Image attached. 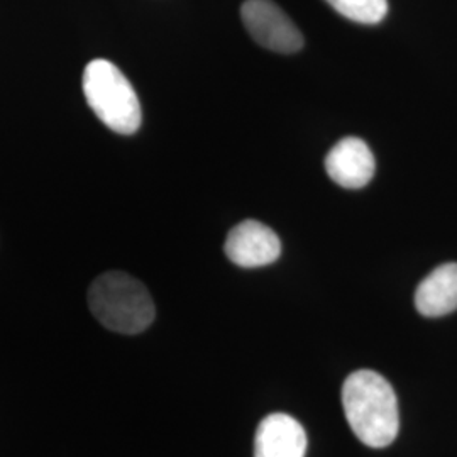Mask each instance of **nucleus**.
<instances>
[{
    "label": "nucleus",
    "instance_id": "f257e3e1",
    "mask_svg": "<svg viewBox=\"0 0 457 457\" xmlns=\"http://www.w3.org/2000/svg\"><path fill=\"white\" fill-rule=\"evenodd\" d=\"M343 407L347 424L368 447L381 449L396 439L398 400L383 376L370 370L347 376L343 385Z\"/></svg>",
    "mask_w": 457,
    "mask_h": 457
},
{
    "label": "nucleus",
    "instance_id": "f03ea898",
    "mask_svg": "<svg viewBox=\"0 0 457 457\" xmlns=\"http://www.w3.org/2000/svg\"><path fill=\"white\" fill-rule=\"evenodd\" d=\"M88 307L105 328L128 336L145 332L156 315L146 287L122 271L96 278L88 290Z\"/></svg>",
    "mask_w": 457,
    "mask_h": 457
},
{
    "label": "nucleus",
    "instance_id": "7ed1b4c3",
    "mask_svg": "<svg viewBox=\"0 0 457 457\" xmlns=\"http://www.w3.org/2000/svg\"><path fill=\"white\" fill-rule=\"evenodd\" d=\"M83 94L88 107L111 131L129 136L139 129L143 120L139 98L114 63L98 58L85 66Z\"/></svg>",
    "mask_w": 457,
    "mask_h": 457
},
{
    "label": "nucleus",
    "instance_id": "20e7f679",
    "mask_svg": "<svg viewBox=\"0 0 457 457\" xmlns=\"http://www.w3.org/2000/svg\"><path fill=\"white\" fill-rule=\"evenodd\" d=\"M241 17L247 33L262 48L292 54L303 48V36L275 2L271 0H245Z\"/></svg>",
    "mask_w": 457,
    "mask_h": 457
},
{
    "label": "nucleus",
    "instance_id": "39448f33",
    "mask_svg": "<svg viewBox=\"0 0 457 457\" xmlns=\"http://www.w3.org/2000/svg\"><path fill=\"white\" fill-rule=\"evenodd\" d=\"M224 251L241 268H262L279 258L281 241L273 228L249 219L228 232Z\"/></svg>",
    "mask_w": 457,
    "mask_h": 457
},
{
    "label": "nucleus",
    "instance_id": "423d86ee",
    "mask_svg": "<svg viewBox=\"0 0 457 457\" xmlns=\"http://www.w3.org/2000/svg\"><path fill=\"white\" fill-rule=\"evenodd\" d=\"M327 175L343 188L358 190L375 177L373 151L360 137H344L328 151L326 158Z\"/></svg>",
    "mask_w": 457,
    "mask_h": 457
},
{
    "label": "nucleus",
    "instance_id": "0eeeda50",
    "mask_svg": "<svg viewBox=\"0 0 457 457\" xmlns=\"http://www.w3.org/2000/svg\"><path fill=\"white\" fill-rule=\"evenodd\" d=\"M307 434L294 417L271 413L258 425L254 457H305Z\"/></svg>",
    "mask_w": 457,
    "mask_h": 457
},
{
    "label": "nucleus",
    "instance_id": "6e6552de",
    "mask_svg": "<svg viewBox=\"0 0 457 457\" xmlns=\"http://www.w3.org/2000/svg\"><path fill=\"white\" fill-rule=\"evenodd\" d=\"M415 307L424 317H442L457 311V262L436 268L415 292Z\"/></svg>",
    "mask_w": 457,
    "mask_h": 457
},
{
    "label": "nucleus",
    "instance_id": "1a4fd4ad",
    "mask_svg": "<svg viewBox=\"0 0 457 457\" xmlns=\"http://www.w3.org/2000/svg\"><path fill=\"white\" fill-rule=\"evenodd\" d=\"M341 16L360 22L378 24L388 12V0H326Z\"/></svg>",
    "mask_w": 457,
    "mask_h": 457
}]
</instances>
